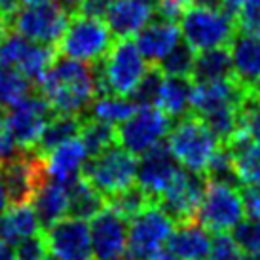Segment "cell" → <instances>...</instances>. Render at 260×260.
I'll use <instances>...</instances> for the list:
<instances>
[{"instance_id":"obj_1","label":"cell","mask_w":260,"mask_h":260,"mask_svg":"<svg viewBox=\"0 0 260 260\" xmlns=\"http://www.w3.org/2000/svg\"><path fill=\"white\" fill-rule=\"evenodd\" d=\"M37 87L55 114L86 118V112L97 97L93 65L69 57L55 59Z\"/></svg>"},{"instance_id":"obj_2","label":"cell","mask_w":260,"mask_h":260,"mask_svg":"<svg viewBox=\"0 0 260 260\" xmlns=\"http://www.w3.org/2000/svg\"><path fill=\"white\" fill-rule=\"evenodd\" d=\"M145 57L129 38H116L107 57L93 63L97 95L129 97L146 73Z\"/></svg>"},{"instance_id":"obj_3","label":"cell","mask_w":260,"mask_h":260,"mask_svg":"<svg viewBox=\"0 0 260 260\" xmlns=\"http://www.w3.org/2000/svg\"><path fill=\"white\" fill-rule=\"evenodd\" d=\"M166 143L175 159L184 169L194 173L205 171L209 159L220 146L217 135L205 125L202 116L194 112L179 118L177 125L167 133Z\"/></svg>"},{"instance_id":"obj_4","label":"cell","mask_w":260,"mask_h":260,"mask_svg":"<svg viewBox=\"0 0 260 260\" xmlns=\"http://www.w3.org/2000/svg\"><path fill=\"white\" fill-rule=\"evenodd\" d=\"M137 158L118 143L107 150L87 158L82 166L80 177L95 186L107 200L120 194L135 184L137 179Z\"/></svg>"},{"instance_id":"obj_5","label":"cell","mask_w":260,"mask_h":260,"mask_svg":"<svg viewBox=\"0 0 260 260\" xmlns=\"http://www.w3.org/2000/svg\"><path fill=\"white\" fill-rule=\"evenodd\" d=\"M114 40L112 30L103 19L89 15H73L65 35L57 44V53L93 65L107 57Z\"/></svg>"},{"instance_id":"obj_6","label":"cell","mask_w":260,"mask_h":260,"mask_svg":"<svg viewBox=\"0 0 260 260\" xmlns=\"http://www.w3.org/2000/svg\"><path fill=\"white\" fill-rule=\"evenodd\" d=\"M181 35L194 51H205L228 46L238 25L236 17L226 12H215L207 8H188L181 17Z\"/></svg>"},{"instance_id":"obj_7","label":"cell","mask_w":260,"mask_h":260,"mask_svg":"<svg viewBox=\"0 0 260 260\" xmlns=\"http://www.w3.org/2000/svg\"><path fill=\"white\" fill-rule=\"evenodd\" d=\"M0 177L8 205H27L32 202L38 186L48 179L44 156L35 150H21L12 159L0 164Z\"/></svg>"},{"instance_id":"obj_8","label":"cell","mask_w":260,"mask_h":260,"mask_svg":"<svg viewBox=\"0 0 260 260\" xmlns=\"http://www.w3.org/2000/svg\"><path fill=\"white\" fill-rule=\"evenodd\" d=\"M71 21V14L59 4L25 6L10 19L8 27L27 40L46 46H55L63 38Z\"/></svg>"},{"instance_id":"obj_9","label":"cell","mask_w":260,"mask_h":260,"mask_svg":"<svg viewBox=\"0 0 260 260\" xmlns=\"http://www.w3.org/2000/svg\"><path fill=\"white\" fill-rule=\"evenodd\" d=\"M55 116L51 105L38 91H32L23 101L10 107L4 129L21 150H35L46 123Z\"/></svg>"},{"instance_id":"obj_10","label":"cell","mask_w":260,"mask_h":260,"mask_svg":"<svg viewBox=\"0 0 260 260\" xmlns=\"http://www.w3.org/2000/svg\"><path fill=\"white\" fill-rule=\"evenodd\" d=\"M171 118L158 107H137L116 129V143L135 156H143L159 145L169 133Z\"/></svg>"},{"instance_id":"obj_11","label":"cell","mask_w":260,"mask_h":260,"mask_svg":"<svg viewBox=\"0 0 260 260\" xmlns=\"http://www.w3.org/2000/svg\"><path fill=\"white\" fill-rule=\"evenodd\" d=\"M205 190H207L205 175L181 167L167 190L158 198L156 205L173 220L175 226L192 222L198 217Z\"/></svg>"},{"instance_id":"obj_12","label":"cell","mask_w":260,"mask_h":260,"mask_svg":"<svg viewBox=\"0 0 260 260\" xmlns=\"http://www.w3.org/2000/svg\"><path fill=\"white\" fill-rule=\"evenodd\" d=\"M175 222L154 203L129 220L127 256L131 260H148L167 243Z\"/></svg>"},{"instance_id":"obj_13","label":"cell","mask_w":260,"mask_h":260,"mask_svg":"<svg viewBox=\"0 0 260 260\" xmlns=\"http://www.w3.org/2000/svg\"><path fill=\"white\" fill-rule=\"evenodd\" d=\"M245 218L239 188L207 181V190L203 196L196 220L203 228L215 234L230 232Z\"/></svg>"},{"instance_id":"obj_14","label":"cell","mask_w":260,"mask_h":260,"mask_svg":"<svg viewBox=\"0 0 260 260\" xmlns=\"http://www.w3.org/2000/svg\"><path fill=\"white\" fill-rule=\"evenodd\" d=\"M44 236L55 260H95L89 226L82 218H61Z\"/></svg>"},{"instance_id":"obj_15","label":"cell","mask_w":260,"mask_h":260,"mask_svg":"<svg viewBox=\"0 0 260 260\" xmlns=\"http://www.w3.org/2000/svg\"><path fill=\"white\" fill-rule=\"evenodd\" d=\"M89 236L95 260H114L127 251L129 220L107 205L97 217L91 218Z\"/></svg>"},{"instance_id":"obj_16","label":"cell","mask_w":260,"mask_h":260,"mask_svg":"<svg viewBox=\"0 0 260 260\" xmlns=\"http://www.w3.org/2000/svg\"><path fill=\"white\" fill-rule=\"evenodd\" d=\"M177 164L179 161L171 154L167 143L161 141L159 145L143 154L141 161L137 164L139 186L143 188L154 202H158V198L166 192L167 186L175 179V175L181 169Z\"/></svg>"},{"instance_id":"obj_17","label":"cell","mask_w":260,"mask_h":260,"mask_svg":"<svg viewBox=\"0 0 260 260\" xmlns=\"http://www.w3.org/2000/svg\"><path fill=\"white\" fill-rule=\"evenodd\" d=\"M234 67V78L245 91L260 89V38L236 30L228 44Z\"/></svg>"},{"instance_id":"obj_18","label":"cell","mask_w":260,"mask_h":260,"mask_svg":"<svg viewBox=\"0 0 260 260\" xmlns=\"http://www.w3.org/2000/svg\"><path fill=\"white\" fill-rule=\"evenodd\" d=\"M245 95V89L239 86L236 78L213 80V82H192L190 109L198 116H203L211 110L239 105Z\"/></svg>"},{"instance_id":"obj_19","label":"cell","mask_w":260,"mask_h":260,"mask_svg":"<svg viewBox=\"0 0 260 260\" xmlns=\"http://www.w3.org/2000/svg\"><path fill=\"white\" fill-rule=\"evenodd\" d=\"M86 159L87 152L84 148V143L78 137L71 139L63 145L55 146L53 150L44 156L46 175L50 181L69 186L74 179L80 177V171H82V166Z\"/></svg>"},{"instance_id":"obj_20","label":"cell","mask_w":260,"mask_h":260,"mask_svg":"<svg viewBox=\"0 0 260 260\" xmlns=\"http://www.w3.org/2000/svg\"><path fill=\"white\" fill-rule=\"evenodd\" d=\"M179 38L181 27L177 25V21L159 17L158 21L146 23L137 32V48L145 61L156 65L173 50V46L179 44Z\"/></svg>"},{"instance_id":"obj_21","label":"cell","mask_w":260,"mask_h":260,"mask_svg":"<svg viewBox=\"0 0 260 260\" xmlns=\"http://www.w3.org/2000/svg\"><path fill=\"white\" fill-rule=\"evenodd\" d=\"M154 12L143 0H116L105 17L114 38H131L154 17Z\"/></svg>"},{"instance_id":"obj_22","label":"cell","mask_w":260,"mask_h":260,"mask_svg":"<svg viewBox=\"0 0 260 260\" xmlns=\"http://www.w3.org/2000/svg\"><path fill=\"white\" fill-rule=\"evenodd\" d=\"M209 230L203 228L198 220L179 224L177 230L167 239V251L179 260H205L211 253Z\"/></svg>"},{"instance_id":"obj_23","label":"cell","mask_w":260,"mask_h":260,"mask_svg":"<svg viewBox=\"0 0 260 260\" xmlns=\"http://www.w3.org/2000/svg\"><path fill=\"white\" fill-rule=\"evenodd\" d=\"M224 146L234 158L241 186H260V145L251 141L245 129H239Z\"/></svg>"},{"instance_id":"obj_24","label":"cell","mask_w":260,"mask_h":260,"mask_svg":"<svg viewBox=\"0 0 260 260\" xmlns=\"http://www.w3.org/2000/svg\"><path fill=\"white\" fill-rule=\"evenodd\" d=\"M32 209L37 213L40 228L44 232L50 226L65 218L67 207H69V196H67V186L55 181H46L38 186L37 194L32 198Z\"/></svg>"},{"instance_id":"obj_25","label":"cell","mask_w":260,"mask_h":260,"mask_svg":"<svg viewBox=\"0 0 260 260\" xmlns=\"http://www.w3.org/2000/svg\"><path fill=\"white\" fill-rule=\"evenodd\" d=\"M67 196H69L67 215L73 218L91 220L107 207V198L82 177L74 179L67 186Z\"/></svg>"},{"instance_id":"obj_26","label":"cell","mask_w":260,"mask_h":260,"mask_svg":"<svg viewBox=\"0 0 260 260\" xmlns=\"http://www.w3.org/2000/svg\"><path fill=\"white\" fill-rule=\"evenodd\" d=\"M40 222L32 205H10L0 217V239L14 247L19 239L40 234Z\"/></svg>"},{"instance_id":"obj_27","label":"cell","mask_w":260,"mask_h":260,"mask_svg":"<svg viewBox=\"0 0 260 260\" xmlns=\"http://www.w3.org/2000/svg\"><path fill=\"white\" fill-rule=\"evenodd\" d=\"M234 78V67L228 46L205 50L196 55V63L190 74L192 82H213V80Z\"/></svg>"},{"instance_id":"obj_28","label":"cell","mask_w":260,"mask_h":260,"mask_svg":"<svg viewBox=\"0 0 260 260\" xmlns=\"http://www.w3.org/2000/svg\"><path fill=\"white\" fill-rule=\"evenodd\" d=\"M82 123H84L82 116L55 114L50 122L46 123L42 135H40L37 146H35V152H38L40 156H46L55 146L63 145V143L71 141V139L80 137Z\"/></svg>"},{"instance_id":"obj_29","label":"cell","mask_w":260,"mask_h":260,"mask_svg":"<svg viewBox=\"0 0 260 260\" xmlns=\"http://www.w3.org/2000/svg\"><path fill=\"white\" fill-rule=\"evenodd\" d=\"M190 95H192V80L179 78V76H166L158 99V109L169 116L171 120L173 118L179 120V118L192 112Z\"/></svg>"},{"instance_id":"obj_30","label":"cell","mask_w":260,"mask_h":260,"mask_svg":"<svg viewBox=\"0 0 260 260\" xmlns=\"http://www.w3.org/2000/svg\"><path fill=\"white\" fill-rule=\"evenodd\" d=\"M57 55L59 53L55 46H46V44H38L30 40L29 48L17 65V71L23 73V76L30 80L35 86H38L42 82L44 74L50 71L53 61L57 59Z\"/></svg>"},{"instance_id":"obj_31","label":"cell","mask_w":260,"mask_h":260,"mask_svg":"<svg viewBox=\"0 0 260 260\" xmlns=\"http://www.w3.org/2000/svg\"><path fill=\"white\" fill-rule=\"evenodd\" d=\"M135 105L127 97H118V95H101L95 97L91 107H89V116L93 120L107 123H122L135 112Z\"/></svg>"},{"instance_id":"obj_32","label":"cell","mask_w":260,"mask_h":260,"mask_svg":"<svg viewBox=\"0 0 260 260\" xmlns=\"http://www.w3.org/2000/svg\"><path fill=\"white\" fill-rule=\"evenodd\" d=\"M80 141L84 143V148L87 152V158H93L109 146L116 145V127L112 123L99 122L93 118H84L82 131H80Z\"/></svg>"},{"instance_id":"obj_33","label":"cell","mask_w":260,"mask_h":260,"mask_svg":"<svg viewBox=\"0 0 260 260\" xmlns=\"http://www.w3.org/2000/svg\"><path fill=\"white\" fill-rule=\"evenodd\" d=\"M35 84L23 76L14 67L0 65V105L14 107L35 89Z\"/></svg>"},{"instance_id":"obj_34","label":"cell","mask_w":260,"mask_h":260,"mask_svg":"<svg viewBox=\"0 0 260 260\" xmlns=\"http://www.w3.org/2000/svg\"><path fill=\"white\" fill-rule=\"evenodd\" d=\"M154 203L156 202L152 200L150 196L146 194L141 186H135V184L107 200V205L110 209H114L125 220H131L133 217H137L141 211H145L146 207H150Z\"/></svg>"},{"instance_id":"obj_35","label":"cell","mask_w":260,"mask_h":260,"mask_svg":"<svg viewBox=\"0 0 260 260\" xmlns=\"http://www.w3.org/2000/svg\"><path fill=\"white\" fill-rule=\"evenodd\" d=\"M164 80H166V74L159 71L158 65L150 63L146 73L143 74L141 82L137 84V87L129 95L131 103L135 107H154V105H158Z\"/></svg>"},{"instance_id":"obj_36","label":"cell","mask_w":260,"mask_h":260,"mask_svg":"<svg viewBox=\"0 0 260 260\" xmlns=\"http://www.w3.org/2000/svg\"><path fill=\"white\" fill-rule=\"evenodd\" d=\"M203 175L211 182H220V184L241 188V182H239L236 167H234V158H232L230 150L224 145L218 146L217 152L213 154V158L209 159V164L205 167Z\"/></svg>"},{"instance_id":"obj_37","label":"cell","mask_w":260,"mask_h":260,"mask_svg":"<svg viewBox=\"0 0 260 260\" xmlns=\"http://www.w3.org/2000/svg\"><path fill=\"white\" fill-rule=\"evenodd\" d=\"M196 63V51L186 42H179L173 46V50L167 53L156 65L166 76H179V78H190L192 69Z\"/></svg>"},{"instance_id":"obj_38","label":"cell","mask_w":260,"mask_h":260,"mask_svg":"<svg viewBox=\"0 0 260 260\" xmlns=\"http://www.w3.org/2000/svg\"><path fill=\"white\" fill-rule=\"evenodd\" d=\"M239 122L251 141L260 145V89L245 91L239 103Z\"/></svg>"},{"instance_id":"obj_39","label":"cell","mask_w":260,"mask_h":260,"mask_svg":"<svg viewBox=\"0 0 260 260\" xmlns=\"http://www.w3.org/2000/svg\"><path fill=\"white\" fill-rule=\"evenodd\" d=\"M29 40L14 30H10L6 37L0 40V65L14 67L17 69L21 57L29 48Z\"/></svg>"},{"instance_id":"obj_40","label":"cell","mask_w":260,"mask_h":260,"mask_svg":"<svg viewBox=\"0 0 260 260\" xmlns=\"http://www.w3.org/2000/svg\"><path fill=\"white\" fill-rule=\"evenodd\" d=\"M14 253L15 260H46L50 256V249L44 232L19 239L14 245Z\"/></svg>"},{"instance_id":"obj_41","label":"cell","mask_w":260,"mask_h":260,"mask_svg":"<svg viewBox=\"0 0 260 260\" xmlns=\"http://www.w3.org/2000/svg\"><path fill=\"white\" fill-rule=\"evenodd\" d=\"M238 30L260 38V0H243L236 14Z\"/></svg>"},{"instance_id":"obj_42","label":"cell","mask_w":260,"mask_h":260,"mask_svg":"<svg viewBox=\"0 0 260 260\" xmlns=\"http://www.w3.org/2000/svg\"><path fill=\"white\" fill-rule=\"evenodd\" d=\"M238 247L243 253H251V251H260V220H241V222L234 228V236Z\"/></svg>"},{"instance_id":"obj_43","label":"cell","mask_w":260,"mask_h":260,"mask_svg":"<svg viewBox=\"0 0 260 260\" xmlns=\"http://www.w3.org/2000/svg\"><path fill=\"white\" fill-rule=\"evenodd\" d=\"M205 260H243V253L236 239L224 234H217L211 241V253Z\"/></svg>"},{"instance_id":"obj_44","label":"cell","mask_w":260,"mask_h":260,"mask_svg":"<svg viewBox=\"0 0 260 260\" xmlns=\"http://www.w3.org/2000/svg\"><path fill=\"white\" fill-rule=\"evenodd\" d=\"M239 194H241L245 218L260 220V186H241Z\"/></svg>"},{"instance_id":"obj_45","label":"cell","mask_w":260,"mask_h":260,"mask_svg":"<svg viewBox=\"0 0 260 260\" xmlns=\"http://www.w3.org/2000/svg\"><path fill=\"white\" fill-rule=\"evenodd\" d=\"M194 0H158V17L161 19H169V21H177L181 19L182 14L188 8H192Z\"/></svg>"},{"instance_id":"obj_46","label":"cell","mask_w":260,"mask_h":260,"mask_svg":"<svg viewBox=\"0 0 260 260\" xmlns=\"http://www.w3.org/2000/svg\"><path fill=\"white\" fill-rule=\"evenodd\" d=\"M116 0H82L80 12L76 15H89V17H105L110 6L114 4Z\"/></svg>"},{"instance_id":"obj_47","label":"cell","mask_w":260,"mask_h":260,"mask_svg":"<svg viewBox=\"0 0 260 260\" xmlns=\"http://www.w3.org/2000/svg\"><path fill=\"white\" fill-rule=\"evenodd\" d=\"M21 152V148L15 145L12 137L8 135V131L4 129V125L0 127V164L6 161V159H12L14 156H17Z\"/></svg>"},{"instance_id":"obj_48","label":"cell","mask_w":260,"mask_h":260,"mask_svg":"<svg viewBox=\"0 0 260 260\" xmlns=\"http://www.w3.org/2000/svg\"><path fill=\"white\" fill-rule=\"evenodd\" d=\"M21 0H0V15L10 23V19L21 10Z\"/></svg>"},{"instance_id":"obj_49","label":"cell","mask_w":260,"mask_h":260,"mask_svg":"<svg viewBox=\"0 0 260 260\" xmlns=\"http://www.w3.org/2000/svg\"><path fill=\"white\" fill-rule=\"evenodd\" d=\"M194 2H196V6H200V8H207V10L226 12V14H228V10H226V0H194Z\"/></svg>"},{"instance_id":"obj_50","label":"cell","mask_w":260,"mask_h":260,"mask_svg":"<svg viewBox=\"0 0 260 260\" xmlns=\"http://www.w3.org/2000/svg\"><path fill=\"white\" fill-rule=\"evenodd\" d=\"M0 260H15L14 247L8 245L6 241L0 239Z\"/></svg>"},{"instance_id":"obj_51","label":"cell","mask_w":260,"mask_h":260,"mask_svg":"<svg viewBox=\"0 0 260 260\" xmlns=\"http://www.w3.org/2000/svg\"><path fill=\"white\" fill-rule=\"evenodd\" d=\"M241 4H243V0H226V10H228V14H230L232 17H236Z\"/></svg>"},{"instance_id":"obj_52","label":"cell","mask_w":260,"mask_h":260,"mask_svg":"<svg viewBox=\"0 0 260 260\" xmlns=\"http://www.w3.org/2000/svg\"><path fill=\"white\" fill-rule=\"evenodd\" d=\"M6 205H8L6 190H4V182H2V177H0V217H2V213L6 211Z\"/></svg>"},{"instance_id":"obj_53","label":"cell","mask_w":260,"mask_h":260,"mask_svg":"<svg viewBox=\"0 0 260 260\" xmlns=\"http://www.w3.org/2000/svg\"><path fill=\"white\" fill-rule=\"evenodd\" d=\"M148 260H179V258H177L173 253H169V251H159V253H156Z\"/></svg>"},{"instance_id":"obj_54","label":"cell","mask_w":260,"mask_h":260,"mask_svg":"<svg viewBox=\"0 0 260 260\" xmlns=\"http://www.w3.org/2000/svg\"><path fill=\"white\" fill-rule=\"evenodd\" d=\"M8 32H10V27H8V21L0 15V40L6 37Z\"/></svg>"},{"instance_id":"obj_55","label":"cell","mask_w":260,"mask_h":260,"mask_svg":"<svg viewBox=\"0 0 260 260\" xmlns=\"http://www.w3.org/2000/svg\"><path fill=\"white\" fill-rule=\"evenodd\" d=\"M21 2H25L27 6H37V4H51L55 0H21Z\"/></svg>"},{"instance_id":"obj_56","label":"cell","mask_w":260,"mask_h":260,"mask_svg":"<svg viewBox=\"0 0 260 260\" xmlns=\"http://www.w3.org/2000/svg\"><path fill=\"white\" fill-rule=\"evenodd\" d=\"M243 260H260V251H251V253H243Z\"/></svg>"},{"instance_id":"obj_57","label":"cell","mask_w":260,"mask_h":260,"mask_svg":"<svg viewBox=\"0 0 260 260\" xmlns=\"http://www.w3.org/2000/svg\"><path fill=\"white\" fill-rule=\"evenodd\" d=\"M4 120H6V110H4V105H0V127L4 125Z\"/></svg>"},{"instance_id":"obj_58","label":"cell","mask_w":260,"mask_h":260,"mask_svg":"<svg viewBox=\"0 0 260 260\" xmlns=\"http://www.w3.org/2000/svg\"><path fill=\"white\" fill-rule=\"evenodd\" d=\"M143 2H146V4H150V6L154 8V10L158 8V0H143Z\"/></svg>"},{"instance_id":"obj_59","label":"cell","mask_w":260,"mask_h":260,"mask_svg":"<svg viewBox=\"0 0 260 260\" xmlns=\"http://www.w3.org/2000/svg\"><path fill=\"white\" fill-rule=\"evenodd\" d=\"M114 260H131L129 256H118V258H114Z\"/></svg>"}]
</instances>
